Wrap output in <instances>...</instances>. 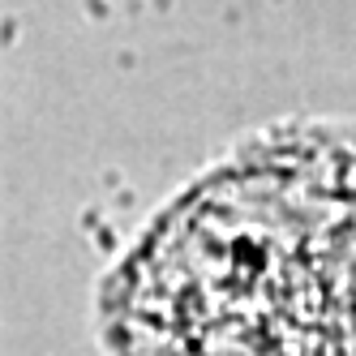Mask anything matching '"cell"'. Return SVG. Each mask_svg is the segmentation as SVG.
Segmentation results:
<instances>
[{
  "instance_id": "cell-1",
  "label": "cell",
  "mask_w": 356,
  "mask_h": 356,
  "mask_svg": "<svg viewBox=\"0 0 356 356\" xmlns=\"http://www.w3.org/2000/svg\"><path fill=\"white\" fill-rule=\"evenodd\" d=\"M124 356H356V142L292 138L197 185L116 279Z\"/></svg>"
}]
</instances>
